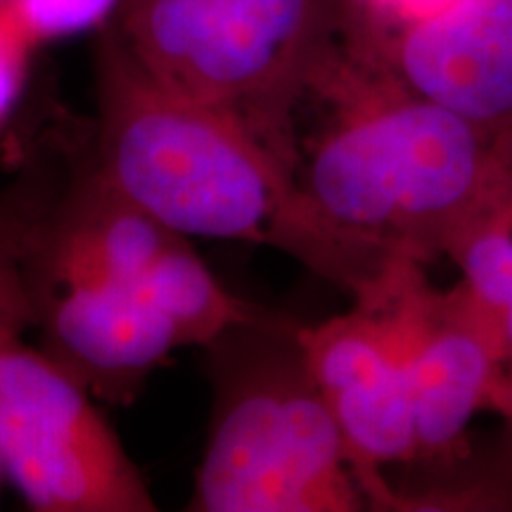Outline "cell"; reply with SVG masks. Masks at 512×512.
Wrapping results in <instances>:
<instances>
[{"label":"cell","mask_w":512,"mask_h":512,"mask_svg":"<svg viewBox=\"0 0 512 512\" xmlns=\"http://www.w3.org/2000/svg\"><path fill=\"white\" fill-rule=\"evenodd\" d=\"M43 349L91 394L128 401L171 351L183 349L171 320L140 285L64 290L34 299Z\"/></svg>","instance_id":"30bf717a"},{"label":"cell","mask_w":512,"mask_h":512,"mask_svg":"<svg viewBox=\"0 0 512 512\" xmlns=\"http://www.w3.org/2000/svg\"><path fill=\"white\" fill-rule=\"evenodd\" d=\"M178 240L188 238L121 195L91 164L57 202L29 195L24 266L31 297L81 287L138 285Z\"/></svg>","instance_id":"9c48e42d"},{"label":"cell","mask_w":512,"mask_h":512,"mask_svg":"<svg viewBox=\"0 0 512 512\" xmlns=\"http://www.w3.org/2000/svg\"><path fill=\"white\" fill-rule=\"evenodd\" d=\"M138 285L171 320L183 347H211L238 325L266 316L226 290L188 240L166 249Z\"/></svg>","instance_id":"8fae6325"},{"label":"cell","mask_w":512,"mask_h":512,"mask_svg":"<svg viewBox=\"0 0 512 512\" xmlns=\"http://www.w3.org/2000/svg\"><path fill=\"white\" fill-rule=\"evenodd\" d=\"M496 337H498V347H501L505 373H508V370H512V302L508 304V309L501 313V318H498Z\"/></svg>","instance_id":"4fadbf2b"},{"label":"cell","mask_w":512,"mask_h":512,"mask_svg":"<svg viewBox=\"0 0 512 512\" xmlns=\"http://www.w3.org/2000/svg\"><path fill=\"white\" fill-rule=\"evenodd\" d=\"M496 408H501V411L512 420V370L505 373L503 392H501V396H498V406Z\"/></svg>","instance_id":"5bb4252c"},{"label":"cell","mask_w":512,"mask_h":512,"mask_svg":"<svg viewBox=\"0 0 512 512\" xmlns=\"http://www.w3.org/2000/svg\"><path fill=\"white\" fill-rule=\"evenodd\" d=\"M5 3H8V0H0V5H5Z\"/></svg>","instance_id":"2e32d148"},{"label":"cell","mask_w":512,"mask_h":512,"mask_svg":"<svg viewBox=\"0 0 512 512\" xmlns=\"http://www.w3.org/2000/svg\"><path fill=\"white\" fill-rule=\"evenodd\" d=\"M311 98L328 124L297 162V183L332 252V280L358 304L384 297L413 264L451 256L512 200V128L420 98L342 53Z\"/></svg>","instance_id":"6da1fadb"},{"label":"cell","mask_w":512,"mask_h":512,"mask_svg":"<svg viewBox=\"0 0 512 512\" xmlns=\"http://www.w3.org/2000/svg\"><path fill=\"white\" fill-rule=\"evenodd\" d=\"M453 0H339L342 46L363 50L444 10Z\"/></svg>","instance_id":"7c38bea8"},{"label":"cell","mask_w":512,"mask_h":512,"mask_svg":"<svg viewBox=\"0 0 512 512\" xmlns=\"http://www.w3.org/2000/svg\"><path fill=\"white\" fill-rule=\"evenodd\" d=\"M110 27L157 81L238 119L297 174V112L342 53L339 0H121Z\"/></svg>","instance_id":"277c9868"},{"label":"cell","mask_w":512,"mask_h":512,"mask_svg":"<svg viewBox=\"0 0 512 512\" xmlns=\"http://www.w3.org/2000/svg\"><path fill=\"white\" fill-rule=\"evenodd\" d=\"M29 202L0 195V465L38 512H155L143 472L91 392L46 349L34 328L27 266Z\"/></svg>","instance_id":"5b68a950"},{"label":"cell","mask_w":512,"mask_h":512,"mask_svg":"<svg viewBox=\"0 0 512 512\" xmlns=\"http://www.w3.org/2000/svg\"><path fill=\"white\" fill-rule=\"evenodd\" d=\"M3 479H5V472H3V465H0V486H3Z\"/></svg>","instance_id":"9a60e30c"},{"label":"cell","mask_w":512,"mask_h":512,"mask_svg":"<svg viewBox=\"0 0 512 512\" xmlns=\"http://www.w3.org/2000/svg\"><path fill=\"white\" fill-rule=\"evenodd\" d=\"M389 302L411 375L418 458L453 456L479 408L498 406L505 366L496 337L458 292H430L413 268Z\"/></svg>","instance_id":"52a82bcc"},{"label":"cell","mask_w":512,"mask_h":512,"mask_svg":"<svg viewBox=\"0 0 512 512\" xmlns=\"http://www.w3.org/2000/svg\"><path fill=\"white\" fill-rule=\"evenodd\" d=\"M93 164L183 238L292 254L323 275L332 256L297 174L230 114L157 81L105 24L95 43Z\"/></svg>","instance_id":"7a4b0ae2"},{"label":"cell","mask_w":512,"mask_h":512,"mask_svg":"<svg viewBox=\"0 0 512 512\" xmlns=\"http://www.w3.org/2000/svg\"><path fill=\"white\" fill-rule=\"evenodd\" d=\"M214 415L192 512H356L368 496L349 463L297 328L261 316L216 339Z\"/></svg>","instance_id":"3957f363"},{"label":"cell","mask_w":512,"mask_h":512,"mask_svg":"<svg viewBox=\"0 0 512 512\" xmlns=\"http://www.w3.org/2000/svg\"><path fill=\"white\" fill-rule=\"evenodd\" d=\"M347 55L477 124L512 128V0H453Z\"/></svg>","instance_id":"ba28073f"},{"label":"cell","mask_w":512,"mask_h":512,"mask_svg":"<svg viewBox=\"0 0 512 512\" xmlns=\"http://www.w3.org/2000/svg\"><path fill=\"white\" fill-rule=\"evenodd\" d=\"M297 337L368 501L396 508L401 498L384 482L382 467L418 460V432L394 309L389 302L358 304L344 316L297 328Z\"/></svg>","instance_id":"8992f818"}]
</instances>
